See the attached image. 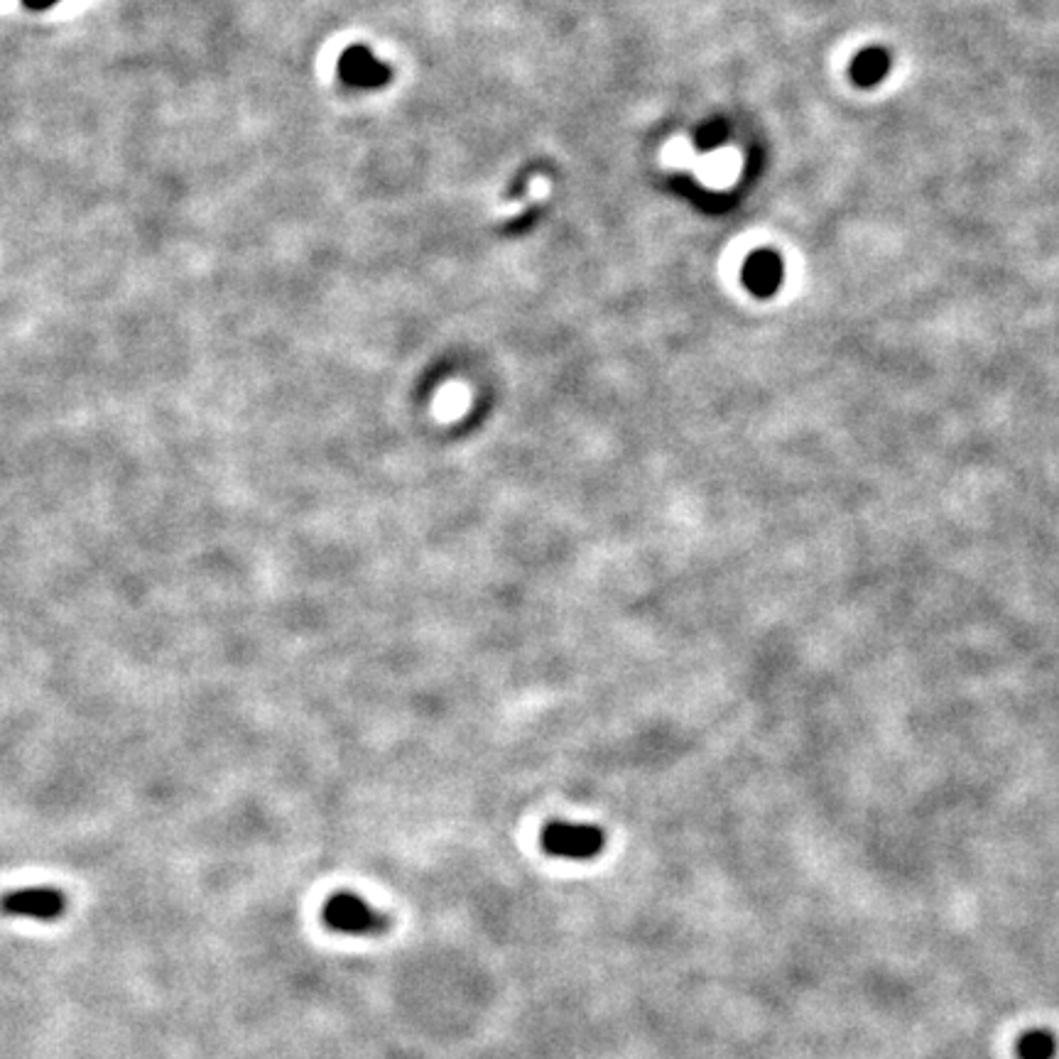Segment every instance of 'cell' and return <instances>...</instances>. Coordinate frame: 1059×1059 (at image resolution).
Here are the masks:
<instances>
[{
	"mask_svg": "<svg viewBox=\"0 0 1059 1059\" xmlns=\"http://www.w3.org/2000/svg\"><path fill=\"white\" fill-rule=\"evenodd\" d=\"M726 138H729V126H726V121H709L697 130V140H694V143H697L699 150H714L719 148V145H724Z\"/></svg>",
	"mask_w": 1059,
	"mask_h": 1059,
	"instance_id": "ba28073f",
	"label": "cell"
},
{
	"mask_svg": "<svg viewBox=\"0 0 1059 1059\" xmlns=\"http://www.w3.org/2000/svg\"><path fill=\"white\" fill-rule=\"evenodd\" d=\"M324 922L329 930L341 934H380L388 930V917L380 915L363 898L353 893H339L324 905Z\"/></svg>",
	"mask_w": 1059,
	"mask_h": 1059,
	"instance_id": "7a4b0ae2",
	"label": "cell"
},
{
	"mask_svg": "<svg viewBox=\"0 0 1059 1059\" xmlns=\"http://www.w3.org/2000/svg\"><path fill=\"white\" fill-rule=\"evenodd\" d=\"M3 908L8 915L18 917H32V920L50 922L62 917L64 908H67V900L59 890L52 888H25L15 890V893L5 895Z\"/></svg>",
	"mask_w": 1059,
	"mask_h": 1059,
	"instance_id": "277c9868",
	"label": "cell"
},
{
	"mask_svg": "<svg viewBox=\"0 0 1059 1059\" xmlns=\"http://www.w3.org/2000/svg\"><path fill=\"white\" fill-rule=\"evenodd\" d=\"M339 76L346 86H353V89H383L393 79L390 67H385L366 47H349L341 54Z\"/></svg>",
	"mask_w": 1059,
	"mask_h": 1059,
	"instance_id": "3957f363",
	"label": "cell"
},
{
	"mask_svg": "<svg viewBox=\"0 0 1059 1059\" xmlns=\"http://www.w3.org/2000/svg\"><path fill=\"white\" fill-rule=\"evenodd\" d=\"M782 275H785V268H782L780 255L775 251L751 253V258L743 265V285L756 297H773L780 290Z\"/></svg>",
	"mask_w": 1059,
	"mask_h": 1059,
	"instance_id": "5b68a950",
	"label": "cell"
},
{
	"mask_svg": "<svg viewBox=\"0 0 1059 1059\" xmlns=\"http://www.w3.org/2000/svg\"><path fill=\"white\" fill-rule=\"evenodd\" d=\"M57 3H59V0H23L25 8H30V10H47V8H52V5H57Z\"/></svg>",
	"mask_w": 1059,
	"mask_h": 1059,
	"instance_id": "9c48e42d",
	"label": "cell"
},
{
	"mask_svg": "<svg viewBox=\"0 0 1059 1059\" xmlns=\"http://www.w3.org/2000/svg\"><path fill=\"white\" fill-rule=\"evenodd\" d=\"M604 846V832L591 824L552 822L542 832V849L550 856L569 858V861H589L599 856Z\"/></svg>",
	"mask_w": 1059,
	"mask_h": 1059,
	"instance_id": "6da1fadb",
	"label": "cell"
},
{
	"mask_svg": "<svg viewBox=\"0 0 1059 1059\" xmlns=\"http://www.w3.org/2000/svg\"><path fill=\"white\" fill-rule=\"evenodd\" d=\"M1015 1055L1018 1059H1055L1057 1037L1050 1030H1028L1018 1037Z\"/></svg>",
	"mask_w": 1059,
	"mask_h": 1059,
	"instance_id": "52a82bcc",
	"label": "cell"
},
{
	"mask_svg": "<svg viewBox=\"0 0 1059 1059\" xmlns=\"http://www.w3.org/2000/svg\"><path fill=\"white\" fill-rule=\"evenodd\" d=\"M890 69V54L881 50V47H871V50H863L856 54L854 64H851V79L858 86H876L881 84Z\"/></svg>",
	"mask_w": 1059,
	"mask_h": 1059,
	"instance_id": "8992f818",
	"label": "cell"
}]
</instances>
